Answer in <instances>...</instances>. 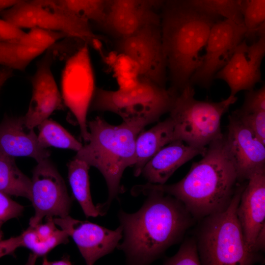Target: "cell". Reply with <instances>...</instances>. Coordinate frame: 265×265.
I'll return each instance as SVG.
<instances>
[{
	"label": "cell",
	"instance_id": "836d02e7",
	"mask_svg": "<svg viewBox=\"0 0 265 265\" xmlns=\"http://www.w3.org/2000/svg\"><path fill=\"white\" fill-rule=\"evenodd\" d=\"M22 236L11 237L7 239H0V258L13 254L16 249L22 247Z\"/></svg>",
	"mask_w": 265,
	"mask_h": 265
},
{
	"label": "cell",
	"instance_id": "603a6c76",
	"mask_svg": "<svg viewBox=\"0 0 265 265\" xmlns=\"http://www.w3.org/2000/svg\"><path fill=\"white\" fill-rule=\"evenodd\" d=\"M31 186V179L18 168L15 158L0 152V191L30 200Z\"/></svg>",
	"mask_w": 265,
	"mask_h": 265
},
{
	"label": "cell",
	"instance_id": "f35d334b",
	"mask_svg": "<svg viewBox=\"0 0 265 265\" xmlns=\"http://www.w3.org/2000/svg\"><path fill=\"white\" fill-rule=\"evenodd\" d=\"M27 0H0V12Z\"/></svg>",
	"mask_w": 265,
	"mask_h": 265
},
{
	"label": "cell",
	"instance_id": "8d00e7d4",
	"mask_svg": "<svg viewBox=\"0 0 265 265\" xmlns=\"http://www.w3.org/2000/svg\"><path fill=\"white\" fill-rule=\"evenodd\" d=\"M265 226L262 228L255 240L253 251L256 253L260 250H264L265 249Z\"/></svg>",
	"mask_w": 265,
	"mask_h": 265
},
{
	"label": "cell",
	"instance_id": "83f0119b",
	"mask_svg": "<svg viewBox=\"0 0 265 265\" xmlns=\"http://www.w3.org/2000/svg\"><path fill=\"white\" fill-rule=\"evenodd\" d=\"M16 42L37 48L48 50L59 40L68 36L64 33L41 27H35L29 29Z\"/></svg>",
	"mask_w": 265,
	"mask_h": 265
},
{
	"label": "cell",
	"instance_id": "7c38bea8",
	"mask_svg": "<svg viewBox=\"0 0 265 265\" xmlns=\"http://www.w3.org/2000/svg\"><path fill=\"white\" fill-rule=\"evenodd\" d=\"M243 23L228 18L219 19L211 29L201 65L191 76L190 83L208 88L216 73L229 60L245 38Z\"/></svg>",
	"mask_w": 265,
	"mask_h": 265
},
{
	"label": "cell",
	"instance_id": "ab89813d",
	"mask_svg": "<svg viewBox=\"0 0 265 265\" xmlns=\"http://www.w3.org/2000/svg\"><path fill=\"white\" fill-rule=\"evenodd\" d=\"M71 264L69 258L66 257L54 261H49L46 258L44 257L42 262V265H69Z\"/></svg>",
	"mask_w": 265,
	"mask_h": 265
},
{
	"label": "cell",
	"instance_id": "6da1fadb",
	"mask_svg": "<svg viewBox=\"0 0 265 265\" xmlns=\"http://www.w3.org/2000/svg\"><path fill=\"white\" fill-rule=\"evenodd\" d=\"M136 212L120 210L118 216L123 240L117 247L129 265H148L178 243L192 223V216L183 203L162 191L149 189Z\"/></svg>",
	"mask_w": 265,
	"mask_h": 265
},
{
	"label": "cell",
	"instance_id": "7a4b0ae2",
	"mask_svg": "<svg viewBox=\"0 0 265 265\" xmlns=\"http://www.w3.org/2000/svg\"><path fill=\"white\" fill-rule=\"evenodd\" d=\"M202 157L179 182L169 185H137L132 193L138 195L149 189L162 191L181 201L197 219L224 210L233 197L238 181L225 135L212 141Z\"/></svg>",
	"mask_w": 265,
	"mask_h": 265
},
{
	"label": "cell",
	"instance_id": "f1b7e54d",
	"mask_svg": "<svg viewBox=\"0 0 265 265\" xmlns=\"http://www.w3.org/2000/svg\"><path fill=\"white\" fill-rule=\"evenodd\" d=\"M167 265H201L196 240L189 238L182 243L177 253L163 262Z\"/></svg>",
	"mask_w": 265,
	"mask_h": 265
},
{
	"label": "cell",
	"instance_id": "e0dca14e",
	"mask_svg": "<svg viewBox=\"0 0 265 265\" xmlns=\"http://www.w3.org/2000/svg\"><path fill=\"white\" fill-rule=\"evenodd\" d=\"M152 23H160V17L146 0H111L106 14L99 26L117 40Z\"/></svg>",
	"mask_w": 265,
	"mask_h": 265
},
{
	"label": "cell",
	"instance_id": "44dd1931",
	"mask_svg": "<svg viewBox=\"0 0 265 265\" xmlns=\"http://www.w3.org/2000/svg\"><path fill=\"white\" fill-rule=\"evenodd\" d=\"M174 125L170 117L140 132L135 141L133 174L138 177L146 163L163 147L173 141Z\"/></svg>",
	"mask_w": 265,
	"mask_h": 265
},
{
	"label": "cell",
	"instance_id": "ffe728a7",
	"mask_svg": "<svg viewBox=\"0 0 265 265\" xmlns=\"http://www.w3.org/2000/svg\"><path fill=\"white\" fill-rule=\"evenodd\" d=\"M206 149L187 145L181 140H173L146 163L141 174L149 183L165 184L178 168L194 157L203 156Z\"/></svg>",
	"mask_w": 265,
	"mask_h": 265
},
{
	"label": "cell",
	"instance_id": "e575fe53",
	"mask_svg": "<svg viewBox=\"0 0 265 265\" xmlns=\"http://www.w3.org/2000/svg\"><path fill=\"white\" fill-rule=\"evenodd\" d=\"M47 221L45 224L42 223L34 226L40 241L48 238L56 229L53 217H46Z\"/></svg>",
	"mask_w": 265,
	"mask_h": 265
},
{
	"label": "cell",
	"instance_id": "5bb4252c",
	"mask_svg": "<svg viewBox=\"0 0 265 265\" xmlns=\"http://www.w3.org/2000/svg\"><path fill=\"white\" fill-rule=\"evenodd\" d=\"M55 224L71 237L85 263L93 265L102 257L111 253L123 238V230L120 225L111 230L88 221H82L69 215L54 218Z\"/></svg>",
	"mask_w": 265,
	"mask_h": 265
},
{
	"label": "cell",
	"instance_id": "ba28073f",
	"mask_svg": "<svg viewBox=\"0 0 265 265\" xmlns=\"http://www.w3.org/2000/svg\"><path fill=\"white\" fill-rule=\"evenodd\" d=\"M0 13L3 19L21 29L38 27L61 32L93 47L99 39L86 19L65 10L55 0H27Z\"/></svg>",
	"mask_w": 265,
	"mask_h": 265
},
{
	"label": "cell",
	"instance_id": "7402d4cb",
	"mask_svg": "<svg viewBox=\"0 0 265 265\" xmlns=\"http://www.w3.org/2000/svg\"><path fill=\"white\" fill-rule=\"evenodd\" d=\"M89 168L85 161L75 158L68 164V180L73 193L87 217L100 215L90 194Z\"/></svg>",
	"mask_w": 265,
	"mask_h": 265
},
{
	"label": "cell",
	"instance_id": "3957f363",
	"mask_svg": "<svg viewBox=\"0 0 265 265\" xmlns=\"http://www.w3.org/2000/svg\"><path fill=\"white\" fill-rule=\"evenodd\" d=\"M162 7V43L170 88L180 92L201 65L211 29L220 17L189 0H169Z\"/></svg>",
	"mask_w": 265,
	"mask_h": 265
},
{
	"label": "cell",
	"instance_id": "9c48e42d",
	"mask_svg": "<svg viewBox=\"0 0 265 265\" xmlns=\"http://www.w3.org/2000/svg\"><path fill=\"white\" fill-rule=\"evenodd\" d=\"M95 91L88 45L84 43L65 62L61 77V94L64 104L76 118L85 142L89 136L87 114Z\"/></svg>",
	"mask_w": 265,
	"mask_h": 265
},
{
	"label": "cell",
	"instance_id": "ac0fdd59",
	"mask_svg": "<svg viewBox=\"0 0 265 265\" xmlns=\"http://www.w3.org/2000/svg\"><path fill=\"white\" fill-rule=\"evenodd\" d=\"M247 181L237 213L246 245L255 252V240L265 226V169L255 172Z\"/></svg>",
	"mask_w": 265,
	"mask_h": 265
},
{
	"label": "cell",
	"instance_id": "4fadbf2b",
	"mask_svg": "<svg viewBox=\"0 0 265 265\" xmlns=\"http://www.w3.org/2000/svg\"><path fill=\"white\" fill-rule=\"evenodd\" d=\"M265 54V35L250 45L244 38L214 79L224 80L230 89L231 96L242 90L254 89L261 80V65Z\"/></svg>",
	"mask_w": 265,
	"mask_h": 265
},
{
	"label": "cell",
	"instance_id": "52a82bcc",
	"mask_svg": "<svg viewBox=\"0 0 265 265\" xmlns=\"http://www.w3.org/2000/svg\"><path fill=\"white\" fill-rule=\"evenodd\" d=\"M178 93L171 88L139 79L132 86L116 91L96 89L90 106L92 110L117 114L124 122H142L147 125L169 112Z\"/></svg>",
	"mask_w": 265,
	"mask_h": 265
},
{
	"label": "cell",
	"instance_id": "d6a6232c",
	"mask_svg": "<svg viewBox=\"0 0 265 265\" xmlns=\"http://www.w3.org/2000/svg\"><path fill=\"white\" fill-rule=\"evenodd\" d=\"M22 29L0 19V40L17 42L25 34Z\"/></svg>",
	"mask_w": 265,
	"mask_h": 265
},
{
	"label": "cell",
	"instance_id": "4dcf8cb0",
	"mask_svg": "<svg viewBox=\"0 0 265 265\" xmlns=\"http://www.w3.org/2000/svg\"><path fill=\"white\" fill-rule=\"evenodd\" d=\"M83 16L88 21L99 26L104 20L108 10L111 0H81Z\"/></svg>",
	"mask_w": 265,
	"mask_h": 265
},
{
	"label": "cell",
	"instance_id": "cb8c5ba5",
	"mask_svg": "<svg viewBox=\"0 0 265 265\" xmlns=\"http://www.w3.org/2000/svg\"><path fill=\"white\" fill-rule=\"evenodd\" d=\"M45 51L16 42L0 40V65L24 71L33 60Z\"/></svg>",
	"mask_w": 265,
	"mask_h": 265
},
{
	"label": "cell",
	"instance_id": "8fae6325",
	"mask_svg": "<svg viewBox=\"0 0 265 265\" xmlns=\"http://www.w3.org/2000/svg\"><path fill=\"white\" fill-rule=\"evenodd\" d=\"M34 168L31 179V198L35 214L29 220L34 227L44 217L69 215L71 200L64 181L49 158L38 162Z\"/></svg>",
	"mask_w": 265,
	"mask_h": 265
},
{
	"label": "cell",
	"instance_id": "f546056e",
	"mask_svg": "<svg viewBox=\"0 0 265 265\" xmlns=\"http://www.w3.org/2000/svg\"><path fill=\"white\" fill-rule=\"evenodd\" d=\"M69 237L64 230L56 228L48 238L37 243L31 250L32 253L29 256L27 264H34L37 258L45 256L59 244L67 243Z\"/></svg>",
	"mask_w": 265,
	"mask_h": 265
},
{
	"label": "cell",
	"instance_id": "5b68a950",
	"mask_svg": "<svg viewBox=\"0 0 265 265\" xmlns=\"http://www.w3.org/2000/svg\"><path fill=\"white\" fill-rule=\"evenodd\" d=\"M245 186H238L228 207L204 217L196 241L201 265H248L256 253L247 247L237 211Z\"/></svg>",
	"mask_w": 265,
	"mask_h": 265
},
{
	"label": "cell",
	"instance_id": "60d3db41",
	"mask_svg": "<svg viewBox=\"0 0 265 265\" xmlns=\"http://www.w3.org/2000/svg\"><path fill=\"white\" fill-rule=\"evenodd\" d=\"M150 5L155 10L162 7L169 0H146Z\"/></svg>",
	"mask_w": 265,
	"mask_h": 265
},
{
	"label": "cell",
	"instance_id": "8992f818",
	"mask_svg": "<svg viewBox=\"0 0 265 265\" xmlns=\"http://www.w3.org/2000/svg\"><path fill=\"white\" fill-rule=\"evenodd\" d=\"M194 95V89L189 83L174 99L169 112L174 125L173 140H181L187 145L203 148L223 135L222 117L237 98L229 95L214 102L198 100Z\"/></svg>",
	"mask_w": 265,
	"mask_h": 265
},
{
	"label": "cell",
	"instance_id": "d590c367",
	"mask_svg": "<svg viewBox=\"0 0 265 265\" xmlns=\"http://www.w3.org/2000/svg\"><path fill=\"white\" fill-rule=\"evenodd\" d=\"M22 247H25L32 250L37 242L40 241L34 227H29L22 234Z\"/></svg>",
	"mask_w": 265,
	"mask_h": 265
},
{
	"label": "cell",
	"instance_id": "484cf974",
	"mask_svg": "<svg viewBox=\"0 0 265 265\" xmlns=\"http://www.w3.org/2000/svg\"><path fill=\"white\" fill-rule=\"evenodd\" d=\"M245 39L252 42L265 35V0H242Z\"/></svg>",
	"mask_w": 265,
	"mask_h": 265
},
{
	"label": "cell",
	"instance_id": "30bf717a",
	"mask_svg": "<svg viewBox=\"0 0 265 265\" xmlns=\"http://www.w3.org/2000/svg\"><path fill=\"white\" fill-rule=\"evenodd\" d=\"M115 46L119 53L133 63L139 80L165 87L167 67L160 23L147 25L128 37L117 39Z\"/></svg>",
	"mask_w": 265,
	"mask_h": 265
},
{
	"label": "cell",
	"instance_id": "277c9868",
	"mask_svg": "<svg viewBox=\"0 0 265 265\" xmlns=\"http://www.w3.org/2000/svg\"><path fill=\"white\" fill-rule=\"evenodd\" d=\"M146 126L142 122L124 121L114 125L100 116L87 122L88 143L82 145L74 158L96 168L105 179L108 195L105 203L97 205L100 215L106 213L112 200L122 192V175L135 164L136 139Z\"/></svg>",
	"mask_w": 265,
	"mask_h": 265
},
{
	"label": "cell",
	"instance_id": "74e56055",
	"mask_svg": "<svg viewBox=\"0 0 265 265\" xmlns=\"http://www.w3.org/2000/svg\"><path fill=\"white\" fill-rule=\"evenodd\" d=\"M13 75V69L4 66L0 67V90L4 83Z\"/></svg>",
	"mask_w": 265,
	"mask_h": 265
},
{
	"label": "cell",
	"instance_id": "1f68e13d",
	"mask_svg": "<svg viewBox=\"0 0 265 265\" xmlns=\"http://www.w3.org/2000/svg\"><path fill=\"white\" fill-rule=\"evenodd\" d=\"M24 207L9 195L0 191V239L3 238L2 225L7 220L21 215Z\"/></svg>",
	"mask_w": 265,
	"mask_h": 265
},
{
	"label": "cell",
	"instance_id": "4316f807",
	"mask_svg": "<svg viewBox=\"0 0 265 265\" xmlns=\"http://www.w3.org/2000/svg\"><path fill=\"white\" fill-rule=\"evenodd\" d=\"M202 8L220 17L243 23L241 7L242 0H189Z\"/></svg>",
	"mask_w": 265,
	"mask_h": 265
},
{
	"label": "cell",
	"instance_id": "9a60e30c",
	"mask_svg": "<svg viewBox=\"0 0 265 265\" xmlns=\"http://www.w3.org/2000/svg\"><path fill=\"white\" fill-rule=\"evenodd\" d=\"M227 128L225 137L238 180H247L255 172L265 169V144L233 113L229 116Z\"/></svg>",
	"mask_w": 265,
	"mask_h": 265
},
{
	"label": "cell",
	"instance_id": "d6986e66",
	"mask_svg": "<svg viewBox=\"0 0 265 265\" xmlns=\"http://www.w3.org/2000/svg\"><path fill=\"white\" fill-rule=\"evenodd\" d=\"M0 152L13 158L30 157L37 162L51 154L40 145L33 129L26 126L24 116L5 117L0 123Z\"/></svg>",
	"mask_w": 265,
	"mask_h": 265
},
{
	"label": "cell",
	"instance_id": "2e32d148",
	"mask_svg": "<svg viewBox=\"0 0 265 265\" xmlns=\"http://www.w3.org/2000/svg\"><path fill=\"white\" fill-rule=\"evenodd\" d=\"M52 55L49 51L40 61L31 79L32 96L24 116L28 129H33L55 110L64 108L61 92L51 70Z\"/></svg>",
	"mask_w": 265,
	"mask_h": 265
},
{
	"label": "cell",
	"instance_id": "d4e9b609",
	"mask_svg": "<svg viewBox=\"0 0 265 265\" xmlns=\"http://www.w3.org/2000/svg\"><path fill=\"white\" fill-rule=\"evenodd\" d=\"M38 141L40 145L47 148L50 147L78 151L82 144L70 133L55 121L49 118L38 126Z\"/></svg>",
	"mask_w": 265,
	"mask_h": 265
}]
</instances>
